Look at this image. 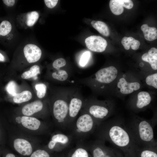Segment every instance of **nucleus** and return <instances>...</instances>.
Here are the masks:
<instances>
[{"instance_id":"nucleus-1","label":"nucleus","mask_w":157,"mask_h":157,"mask_svg":"<svg viewBox=\"0 0 157 157\" xmlns=\"http://www.w3.org/2000/svg\"><path fill=\"white\" fill-rule=\"evenodd\" d=\"M93 134L96 139L111 143L124 157H136L139 147L123 119L114 118L106 120L98 125Z\"/></svg>"},{"instance_id":"nucleus-2","label":"nucleus","mask_w":157,"mask_h":157,"mask_svg":"<svg viewBox=\"0 0 157 157\" xmlns=\"http://www.w3.org/2000/svg\"><path fill=\"white\" fill-rule=\"evenodd\" d=\"M156 120V119L147 120L134 116L126 124L134 142L139 147L157 146L154 133Z\"/></svg>"},{"instance_id":"nucleus-3","label":"nucleus","mask_w":157,"mask_h":157,"mask_svg":"<svg viewBox=\"0 0 157 157\" xmlns=\"http://www.w3.org/2000/svg\"><path fill=\"white\" fill-rule=\"evenodd\" d=\"M75 87L58 88L51 99V110L54 122L58 128L63 131L66 130L69 101Z\"/></svg>"},{"instance_id":"nucleus-4","label":"nucleus","mask_w":157,"mask_h":157,"mask_svg":"<svg viewBox=\"0 0 157 157\" xmlns=\"http://www.w3.org/2000/svg\"><path fill=\"white\" fill-rule=\"evenodd\" d=\"M98 124L94 118L85 111L81 110L79 114L68 130L75 142H83L93 134Z\"/></svg>"},{"instance_id":"nucleus-5","label":"nucleus","mask_w":157,"mask_h":157,"mask_svg":"<svg viewBox=\"0 0 157 157\" xmlns=\"http://www.w3.org/2000/svg\"><path fill=\"white\" fill-rule=\"evenodd\" d=\"M114 106L108 101H100L92 97L85 99L81 110L90 115L99 125L111 116Z\"/></svg>"},{"instance_id":"nucleus-6","label":"nucleus","mask_w":157,"mask_h":157,"mask_svg":"<svg viewBox=\"0 0 157 157\" xmlns=\"http://www.w3.org/2000/svg\"><path fill=\"white\" fill-rule=\"evenodd\" d=\"M84 99L80 89L75 87L69 101L66 130H68L78 116L83 106Z\"/></svg>"},{"instance_id":"nucleus-7","label":"nucleus","mask_w":157,"mask_h":157,"mask_svg":"<svg viewBox=\"0 0 157 157\" xmlns=\"http://www.w3.org/2000/svg\"><path fill=\"white\" fill-rule=\"evenodd\" d=\"M74 142V139L70 133L58 131L52 135L47 147L50 150L61 153L69 149Z\"/></svg>"},{"instance_id":"nucleus-8","label":"nucleus","mask_w":157,"mask_h":157,"mask_svg":"<svg viewBox=\"0 0 157 157\" xmlns=\"http://www.w3.org/2000/svg\"><path fill=\"white\" fill-rule=\"evenodd\" d=\"M83 142L92 157H115L113 148L106 146L102 140L96 139Z\"/></svg>"},{"instance_id":"nucleus-9","label":"nucleus","mask_w":157,"mask_h":157,"mask_svg":"<svg viewBox=\"0 0 157 157\" xmlns=\"http://www.w3.org/2000/svg\"><path fill=\"white\" fill-rule=\"evenodd\" d=\"M151 101L152 98L149 93L142 91L138 93L136 100L131 101L130 105L132 109L138 112L144 109L149 106Z\"/></svg>"},{"instance_id":"nucleus-10","label":"nucleus","mask_w":157,"mask_h":157,"mask_svg":"<svg viewBox=\"0 0 157 157\" xmlns=\"http://www.w3.org/2000/svg\"><path fill=\"white\" fill-rule=\"evenodd\" d=\"M85 42L89 50L98 52L104 51L107 45L106 40L99 36H90L85 39Z\"/></svg>"},{"instance_id":"nucleus-11","label":"nucleus","mask_w":157,"mask_h":157,"mask_svg":"<svg viewBox=\"0 0 157 157\" xmlns=\"http://www.w3.org/2000/svg\"><path fill=\"white\" fill-rule=\"evenodd\" d=\"M23 51L25 58L29 63L37 62L41 58L42 51L39 47L34 44H26L24 47Z\"/></svg>"},{"instance_id":"nucleus-12","label":"nucleus","mask_w":157,"mask_h":157,"mask_svg":"<svg viewBox=\"0 0 157 157\" xmlns=\"http://www.w3.org/2000/svg\"><path fill=\"white\" fill-rule=\"evenodd\" d=\"M74 147L65 152L66 157H92L83 142H75Z\"/></svg>"},{"instance_id":"nucleus-13","label":"nucleus","mask_w":157,"mask_h":157,"mask_svg":"<svg viewBox=\"0 0 157 157\" xmlns=\"http://www.w3.org/2000/svg\"><path fill=\"white\" fill-rule=\"evenodd\" d=\"M47 110L44 103L38 100L24 105L22 108V112L24 116H29L42 110L47 112Z\"/></svg>"},{"instance_id":"nucleus-14","label":"nucleus","mask_w":157,"mask_h":157,"mask_svg":"<svg viewBox=\"0 0 157 157\" xmlns=\"http://www.w3.org/2000/svg\"><path fill=\"white\" fill-rule=\"evenodd\" d=\"M117 87L120 93L123 94H129L138 90L140 87V83L137 82H128L124 78H120L117 82Z\"/></svg>"},{"instance_id":"nucleus-15","label":"nucleus","mask_w":157,"mask_h":157,"mask_svg":"<svg viewBox=\"0 0 157 157\" xmlns=\"http://www.w3.org/2000/svg\"><path fill=\"white\" fill-rule=\"evenodd\" d=\"M14 147L16 151L23 156H29L32 152V148L31 143L27 140L17 138L13 142Z\"/></svg>"},{"instance_id":"nucleus-16","label":"nucleus","mask_w":157,"mask_h":157,"mask_svg":"<svg viewBox=\"0 0 157 157\" xmlns=\"http://www.w3.org/2000/svg\"><path fill=\"white\" fill-rule=\"evenodd\" d=\"M20 122L26 128L31 130H36L42 126L41 122L34 117L23 116L21 118Z\"/></svg>"},{"instance_id":"nucleus-17","label":"nucleus","mask_w":157,"mask_h":157,"mask_svg":"<svg viewBox=\"0 0 157 157\" xmlns=\"http://www.w3.org/2000/svg\"><path fill=\"white\" fill-rule=\"evenodd\" d=\"M71 73L72 71L62 68L55 70L52 73L51 76L53 79L62 83L69 80Z\"/></svg>"},{"instance_id":"nucleus-18","label":"nucleus","mask_w":157,"mask_h":157,"mask_svg":"<svg viewBox=\"0 0 157 157\" xmlns=\"http://www.w3.org/2000/svg\"><path fill=\"white\" fill-rule=\"evenodd\" d=\"M136 157H157V146L139 147Z\"/></svg>"},{"instance_id":"nucleus-19","label":"nucleus","mask_w":157,"mask_h":157,"mask_svg":"<svg viewBox=\"0 0 157 157\" xmlns=\"http://www.w3.org/2000/svg\"><path fill=\"white\" fill-rule=\"evenodd\" d=\"M141 29L147 40L152 41L157 39V30L156 28L150 27L147 24H144L141 26Z\"/></svg>"},{"instance_id":"nucleus-20","label":"nucleus","mask_w":157,"mask_h":157,"mask_svg":"<svg viewBox=\"0 0 157 157\" xmlns=\"http://www.w3.org/2000/svg\"><path fill=\"white\" fill-rule=\"evenodd\" d=\"M121 43L126 50H129L131 46L132 49L137 50L138 49L140 45V42L138 40L132 37H123Z\"/></svg>"},{"instance_id":"nucleus-21","label":"nucleus","mask_w":157,"mask_h":157,"mask_svg":"<svg viewBox=\"0 0 157 157\" xmlns=\"http://www.w3.org/2000/svg\"><path fill=\"white\" fill-rule=\"evenodd\" d=\"M92 26L100 33L105 36L110 35L109 29L104 22L99 21H92L91 22Z\"/></svg>"},{"instance_id":"nucleus-22","label":"nucleus","mask_w":157,"mask_h":157,"mask_svg":"<svg viewBox=\"0 0 157 157\" xmlns=\"http://www.w3.org/2000/svg\"><path fill=\"white\" fill-rule=\"evenodd\" d=\"M32 97L31 92L28 90H25L16 94L14 97L13 100L16 103H21L30 100Z\"/></svg>"},{"instance_id":"nucleus-23","label":"nucleus","mask_w":157,"mask_h":157,"mask_svg":"<svg viewBox=\"0 0 157 157\" xmlns=\"http://www.w3.org/2000/svg\"><path fill=\"white\" fill-rule=\"evenodd\" d=\"M109 7L112 12L115 15H120L123 12L124 8L120 0H110Z\"/></svg>"},{"instance_id":"nucleus-24","label":"nucleus","mask_w":157,"mask_h":157,"mask_svg":"<svg viewBox=\"0 0 157 157\" xmlns=\"http://www.w3.org/2000/svg\"><path fill=\"white\" fill-rule=\"evenodd\" d=\"M40 73V67L37 65H35L30 68L29 70L23 72L21 75V78L26 79L36 76Z\"/></svg>"},{"instance_id":"nucleus-25","label":"nucleus","mask_w":157,"mask_h":157,"mask_svg":"<svg viewBox=\"0 0 157 157\" xmlns=\"http://www.w3.org/2000/svg\"><path fill=\"white\" fill-rule=\"evenodd\" d=\"M39 17L38 13L35 11H32L27 14L26 24L27 26H33L38 20Z\"/></svg>"},{"instance_id":"nucleus-26","label":"nucleus","mask_w":157,"mask_h":157,"mask_svg":"<svg viewBox=\"0 0 157 157\" xmlns=\"http://www.w3.org/2000/svg\"><path fill=\"white\" fill-rule=\"evenodd\" d=\"M12 26L11 23L7 20L3 21L0 24V35L5 36L11 31Z\"/></svg>"},{"instance_id":"nucleus-27","label":"nucleus","mask_w":157,"mask_h":157,"mask_svg":"<svg viewBox=\"0 0 157 157\" xmlns=\"http://www.w3.org/2000/svg\"><path fill=\"white\" fill-rule=\"evenodd\" d=\"M35 88L38 98L42 99L45 97L47 89L46 85L43 83L37 84L35 85Z\"/></svg>"},{"instance_id":"nucleus-28","label":"nucleus","mask_w":157,"mask_h":157,"mask_svg":"<svg viewBox=\"0 0 157 157\" xmlns=\"http://www.w3.org/2000/svg\"><path fill=\"white\" fill-rule=\"evenodd\" d=\"M142 59L143 61L148 63L153 69H157V60L149 55L148 53L143 54L142 56Z\"/></svg>"},{"instance_id":"nucleus-29","label":"nucleus","mask_w":157,"mask_h":157,"mask_svg":"<svg viewBox=\"0 0 157 157\" xmlns=\"http://www.w3.org/2000/svg\"><path fill=\"white\" fill-rule=\"evenodd\" d=\"M91 55V53L89 51H85L82 53L78 63L81 67H84L86 66L90 60Z\"/></svg>"},{"instance_id":"nucleus-30","label":"nucleus","mask_w":157,"mask_h":157,"mask_svg":"<svg viewBox=\"0 0 157 157\" xmlns=\"http://www.w3.org/2000/svg\"><path fill=\"white\" fill-rule=\"evenodd\" d=\"M145 81L146 84L156 89H157V73L150 74L146 78Z\"/></svg>"},{"instance_id":"nucleus-31","label":"nucleus","mask_w":157,"mask_h":157,"mask_svg":"<svg viewBox=\"0 0 157 157\" xmlns=\"http://www.w3.org/2000/svg\"><path fill=\"white\" fill-rule=\"evenodd\" d=\"M66 64L65 60L63 58H59L55 60L53 63L52 67L55 70L63 68Z\"/></svg>"},{"instance_id":"nucleus-32","label":"nucleus","mask_w":157,"mask_h":157,"mask_svg":"<svg viewBox=\"0 0 157 157\" xmlns=\"http://www.w3.org/2000/svg\"><path fill=\"white\" fill-rule=\"evenodd\" d=\"M6 90L10 95L14 97L17 93V85L13 81L9 82L6 87Z\"/></svg>"},{"instance_id":"nucleus-33","label":"nucleus","mask_w":157,"mask_h":157,"mask_svg":"<svg viewBox=\"0 0 157 157\" xmlns=\"http://www.w3.org/2000/svg\"><path fill=\"white\" fill-rule=\"evenodd\" d=\"M30 157H51L49 153L46 150L39 149L32 153Z\"/></svg>"},{"instance_id":"nucleus-34","label":"nucleus","mask_w":157,"mask_h":157,"mask_svg":"<svg viewBox=\"0 0 157 157\" xmlns=\"http://www.w3.org/2000/svg\"><path fill=\"white\" fill-rule=\"evenodd\" d=\"M123 6L130 9H131L133 6V1L131 0H120Z\"/></svg>"},{"instance_id":"nucleus-35","label":"nucleus","mask_w":157,"mask_h":157,"mask_svg":"<svg viewBox=\"0 0 157 157\" xmlns=\"http://www.w3.org/2000/svg\"><path fill=\"white\" fill-rule=\"evenodd\" d=\"M46 6L49 8H52L55 7L58 2V0H44Z\"/></svg>"},{"instance_id":"nucleus-36","label":"nucleus","mask_w":157,"mask_h":157,"mask_svg":"<svg viewBox=\"0 0 157 157\" xmlns=\"http://www.w3.org/2000/svg\"><path fill=\"white\" fill-rule=\"evenodd\" d=\"M148 54L157 60V49L155 47L151 48L148 52Z\"/></svg>"},{"instance_id":"nucleus-37","label":"nucleus","mask_w":157,"mask_h":157,"mask_svg":"<svg viewBox=\"0 0 157 157\" xmlns=\"http://www.w3.org/2000/svg\"><path fill=\"white\" fill-rule=\"evenodd\" d=\"M3 1L5 5L10 7L13 6L15 2L14 0H3Z\"/></svg>"},{"instance_id":"nucleus-38","label":"nucleus","mask_w":157,"mask_h":157,"mask_svg":"<svg viewBox=\"0 0 157 157\" xmlns=\"http://www.w3.org/2000/svg\"><path fill=\"white\" fill-rule=\"evenodd\" d=\"M115 157H124L122 153L115 148H113Z\"/></svg>"},{"instance_id":"nucleus-39","label":"nucleus","mask_w":157,"mask_h":157,"mask_svg":"<svg viewBox=\"0 0 157 157\" xmlns=\"http://www.w3.org/2000/svg\"><path fill=\"white\" fill-rule=\"evenodd\" d=\"M5 157H15V155L12 153H8L6 154Z\"/></svg>"},{"instance_id":"nucleus-40","label":"nucleus","mask_w":157,"mask_h":157,"mask_svg":"<svg viewBox=\"0 0 157 157\" xmlns=\"http://www.w3.org/2000/svg\"><path fill=\"white\" fill-rule=\"evenodd\" d=\"M5 60V58L4 56L0 53V61H4Z\"/></svg>"},{"instance_id":"nucleus-41","label":"nucleus","mask_w":157,"mask_h":157,"mask_svg":"<svg viewBox=\"0 0 157 157\" xmlns=\"http://www.w3.org/2000/svg\"><path fill=\"white\" fill-rule=\"evenodd\" d=\"M58 157H66L65 152H61V153L59 155Z\"/></svg>"},{"instance_id":"nucleus-42","label":"nucleus","mask_w":157,"mask_h":157,"mask_svg":"<svg viewBox=\"0 0 157 157\" xmlns=\"http://www.w3.org/2000/svg\"><path fill=\"white\" fill-rule=\"evenodd\" d=\"M2 132H1V129L0 127V143H1L0 141L1 140V138H2Z\"/></svg>"}]
</instances>
